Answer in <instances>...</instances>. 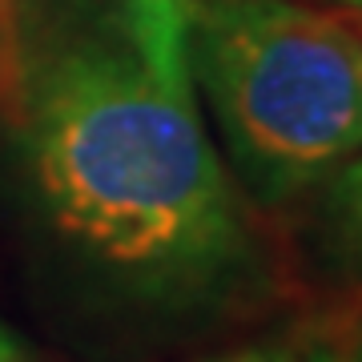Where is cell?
Segmentation results:
<instances>
[{
	"instance_id": "obj_8",
	"label": "cell",
	"mask_w": 362,
	"mask_h": 362,
	"mask_svg": "<svg viewBox=\"0 0 362 362\" xmlns=\"http://www.w3.org/2000/svg\"><path fill=\"white\" fill-rule=\"evenodd\" d=\"M350 21H354V28H358V37H362V13H354Z\"/></svg>"
},
{
	"instance_id": "obj_1",
	"label": "cell",
	"mask_w": 362,
	"mask_h": 362,
	"mask_svg": "<svg viewBox=\"0 0 362 362\" xmlns=\"http://www.w3.org/2000/svg\"><path fill=\"white\" fill-rule=\"evenodd\" d=\"M28 157L57 233L137 294L202 302L250 266L246 218L197 121L185 49H145L129 21L40 69Z\"/></svg>"
},
{
	"instance_id": "obj_7",
	"label": "cell",
	"mask_w": 362,
	"mask_h": 362,
	"mask_svg": "<svg viewBox=\"0 0 362 362\" xmlns=\"http://www.w3.org/2000/svg\"><path fill=\"white\" fill-rule=\"evenodd\" d=\"M330 4H342V8H354V13H362V0H330Z\"/></svg>"
},
{
	"instance_id": "obj_3",
	"label": "cell",
	"mask_w": 362,
	"mask_h": 362,
	"mask_svg": "<svg viewBox=\"0 0 362 362\" xmlns=\"http://www.w3.org/2000/svg\"><path fill=\"white\" fill-rule=\"evenodd\" d=\"M318 246L334 274L362 282V149L322 181Z\"/></svg>"
},
{
	"instance_id": "obj_4",
	"label": "cell",
	"mask_w": 362,
	"mask_h": 362,
	"mask_svg": "<svg viewBox=\"0 0 362 362\" xmlns=\"http://www.w3.org/2000/svg\"><path fill=\"white\" fill-rule=\"evenodd\" d=\"M306 362H362V322H350L334 334L318 338L302 350Z\"/></svg>"
},
{
	"instance_id": "obj_2",
	"label": "cell",
	"mask_w": 362,
	"mask_h": 362,
	"mask_svg": "<svg viewBox=\"0 0 362 362\" xmlns=\"http://www.w3.org/2000/svg\"><path fill=\"white\" fill-rule=\"evenodd\" d=\"M185 65L262 206L318 189L362 149V37L306 0H185Z\"/></svg>"
},
{
	"instance_id": "obj_6",
	"label": "cell",
	"mask_w": 362,
	"mask_h": 362,
	"mask_svg": "<svg viewBox=\"0 0 362 362\" xmlns=\"http://www.w3.org/2000/svg\"><path fill=\"white\" fill-rule=\"evenodd\" d=\"M0 362H25L21 358V350L13 346V338L4 334V330H0Z\"/></svg>"
},
{
	"instance_id": "obj_5",
	"label": "cell",
	"mask_w": 362,
	"mask_h": 362,
	"mask_svg": "<svg viewBox=\"0 0 362 362\" xmlns=\"http://www.w3.org/2000/svg\"><path fill=\"white\" fill-rule=\"evenodd\" d=\"M197 362H306L302 350L290 342H250V346H233V350H218L206 354Z\"/></svg>"
}]
</instances>
